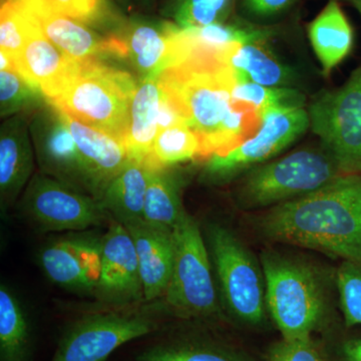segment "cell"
Here are the masks:
<instances>
[{"label":"cell","instance_id":"obj_10","mask_svg":"<svg viewBox=\"0 0 361 361\" xmlns=\"http://www.w3.org/2000/svg\"><path fill=\"white\" fill-rule=\"evenodd\" d=\"M23 214L42 232H82L111 220L101 202L37 172L20 199Z\"/></svg>","mask_w":361,"mask_h":361},{"label":"cell","instance_id":"obj_5","mask_svg":"<svg viewBox=\"0 0 361 361\" xmlns=\"http://www.w3.org/2000/svg\"><path fill=\"white\" fill-rule=\"evenodd\" d=\"M174 263L165 300L180 317L206 318L218 312L210 252L196 221L183 214L174 229Z\"/></svg>","mask_w":361,"mask_h":361},{"label":"cell","instance_id":"obj_40","mask_svg":"<svg viewBox=\"0 0 361 361\" xmlns=\"http://www.w3.org/2000/svg\"><path fill=\"white\" fill-rule=\"evenodd\" d=\"M116 2L118 6H122L125 8V11H130L132 9L133 4H134V0H114Z\"/></svg>","mask_w":361,"mask_h":361},{"label":"cell","instance_id":"obj_1","mask_svg":"<svg viewBox=\"0 0 361 361\" xmlns=\"http://www.w3.org/2000/svg\"><path fill=\"white\" fill-rule=\"evenodd\" d=\"M238 78L219 54L192 47L186 58L158 78L198 137L199 158L224 156L260 129V111L233 97Z\"/></svg>","mask_w":361,"mask_h":361},{"label":"cell","instance_id":"obj_15","mask_svg":"<svg viewBox=\"0 0 361 361\" xmlns=\"http://www.w3.org/2000/svg\"><path fill=\"white\" fill-rule=\"evenodd\" d=\"M25 8L37 18L44 37L73 61L85 63L110 56L126 59L125 42L118 33L101 35L87 23L52 11L45 0Z\"/></svg>","mask_w":361,"mask_h":361},{"label":"cell","instance_id":"obj_43","mask_svg":"<svg viewBox=\"0 0 361 361\" xmlns=\"http://www.w3.org/2000/svg\"><path fill=\"white\" fill-rule=\"evenodd\" d=\"M157 0H134V4H139L140 6H149Z\"/></svg>","mask_w":361,"mask_h":361},{"label":"cell","instance_id":"obj_3","mask_svg":"<svg viewBox=\"0 0 361 361\" xmlns=\"http://www.w3.org/2000/svg\"><path fill=\"white\" fill-rule=\"evenodd\" d=\"M137 89V82L127 71L101 61H85L78 63L61 92L47 103L63 115L125 144Z\"/></svg>","mask_w":361,"mask_h":361},{"label":"cell","instance_id":"obj_30","mask_svg":"<svg viewBox=\"0 0 361 361\" xmlns=\"http://www.w3.org/2000/svg\"><path fill=\"white\" fill-rule=\"evenodd\" d=\"M37 18L23 4L2 1L0 8V51L14 59L23 51L28 40L39 32Z\"/></svg>","mask_w":361,"mask_h":361},{"label":"cell","instance_id":"obj_36","mask_svg":"<svg viewBox=\"0 0 361 361\" xmlns=\"http://www.w3.org/2000/svg\"><path fill=\"white\" fill-rule=\"evenodd\" d=\"M296 0H240L242 11L256 20H269L286 13Z\"/></svg>","mask_w":361,"mask_h":361},{"label":"cell","instance_id":"obj_12","mask_svg":"<svg viewBox=\"0 0 361 361\" xmlns=\"http://www.w3.org/2000/svg\"><path fill=\"white\" fill-rule=\"evenodd\" d=\"M30 132L39 172L99 201L96 187L63 114L52 106L37 111L30 120Z\"/></svg>","mask_w":361,"mask_h":361},{"label":"cell","instance_id":"obj_32","mask_svg":"<svg viewBox=\"0 0 361 361\" xmlns=\"http://www.w3.org/2000/svg\"><path fill=\"white\" fill-rule=\"evenodd\" d=\"M42 92L26 82L16 70L0 71L1 116H16L39 106Z\"/></svg>","mask_w":361,"mask_h":361},{"label":"cell","instance_id":"obj_11","mask_svg":"<svg viewBox=\"0 0 361 361\" xmlns=\"http://www.w3.org/2000/svg\"><path fill=\"white\" fill-rule=\"evenodd\" d=\"M304 108H275L262 114L257 134L224 156H212L205 166L206 175L224 180L262 163L290 146L310 127Z\"/></svg>","mask_w":361,"mask_h":361},{"label":"cell","instance_id":"obj_23","mask_svg":"<svg viewBox=\"0 0 361 361\" xmlns=\"http://www.w3.org/2000/svg\"><path fill=\"white\" fill-rule=\"evenodd\" d=\"M161 97L158 78H149L137 85L130 104L129 130L125 142L128 157L129 160L144 164L148 168L159 133Z\"/></svg>","mask_w":361,"mask_h":361},{"label":"cell","instance_id":"obj_34","mask_svg":"<svg viewBox=\"0 0 361 361\" xmlns=\"http://www.w3.org/2000/svg\"><path fill=\"white\" fill-rule=\"evenodd\" d=\"M56 13L63 14L90 26L108 23H123L116 16L109 0H45Z\"/></svg>","mask_w":361,"mask_h":361},{"label":"cell","instance_id":"obj_13","mask_svg":"<svg viewBox=\"0 0 361 361\" xmlns=\"http://www.w3.org/2000/svg\"><path fill=\"white\" fill-rule=\"evenodd\" d=\"M116 33L125 42L126 59L142 80L158 78L182 58L183 28L174 21L134 16L125 20Z\"/></svg>","mask_w":361,"mask_h":361},{"label":"cell","instance_id":"obj_31","mask_svg":"<svg viewBox=\"0 0 361 361\" xmlns=\"http://www.w3.org/2000/svg\"><path fill=\"white\" fill-rule=\"evenodd\" d=\"M233 97L260 111L275 108H303L304 96L292 87H269L238 78Z\"/></svg>","mask_w":361,"mask_h":361},{"label":"cell","instance_id":"obj_20","mask_svg":"<svg viewBox=\"0 0 361 361\" xmlns=\"http://www.w3.org/2000/svg\"><path fill=\"white\" fill-rule=\"evenodd\" d=\"M63 116L96 187L97 199L101 201L111 180L129 161L126 145L113 135Z\"/></svg>","mask_w":361,"mask_h":361},{"label":"cell","instance_id":"obj_14","mask_svg":"<svg viewBox=\"0 0 361 361\" xmlns=\"http://www.w3.org/2000/svg\"><path fill=\"white\" fill-rule=\"evenodd\" d=\"M102 239L71 232L47 244L39 254L44 274L63 288L94 293L101 277Z\"/></svg>","mask_w":361,"mask_h":361},{"label":"cell","instance_id":"obj_18","mask_svg":"<svg viewBox=\"0 0 361 361\" xmlns=\"http://www.w3.org/2000/svg\"><path fill=\"white\" fill-rule=\"evenodd\" d=\"M134 241L145 300L165 295L174 263L173 230L149 225L145 221L126 226Z\"/></svg>","mask_w":361,"mask_h":361},{"label":"cell","instance_id":"obj_27","mask_svg":"<svg viewBox=\"0 0 361 361\" xmlns=\"http://www.w3.org/2000/svg\"><path fill=\"white\" fill-rule=\"evenodd\" d=\"M180 190L179 179L168 168L153 171L145 200V222L163 229H174L186 212L183 208Z\"/></svg>","mask_w":361,"mask_h":361},{"label":"cell","instance_id":"obj_26","mask_svg":"<svg viewBox=\"0 0 361 361\" xmlns=\"http://www.w3.org/2000/svg\"><path fill=\"white\" fill-rule=\"evenodd\" d=\"M32 331L18 297L0 286V361H32Z\"/></svg>","mask_w":361,"mask_h":361},{"label":"cell","instance_id":"obj_28","mask_svg":"<svg viewBox=\"0 0 361 361\" xmlns=\"http://www.w3.org/2000/svg\"><path fill=\"white\" fill-rule=\"evenodd\" d=\"M200 156L198 137L186 123L175 126L169 129L159 130L149 168L152 171L171 168Z\"/></svg>","mask_w":361,"mask_h":361},{"label":"cell","instance_id":"obj_29","mask_svg":"<svg viewBox=\"0 0 361 361\" xmlns=\"http://www.w3.org/2000/svg\"><path fill=\"white\" fill-rule=\"evenodd\" d=\"M236 0H166L164 14L183 30L227 23Z\"/></svg>","mask_w":361,"mask_h":361},{"label":"cell","instance_id":"obj_21","mask_svg":"<svg viewBox=\"0 0 361 361\" xmlns=\"http://www.w3.org/2000/svg\"><path fill=\"white\" fill-rule=\"evenodd\" d=\"M268 37L234 45L220 59L231 66L241 80L269 87H289L295 80L294 71L268 47Z\"/></svg>","mask_w":361,"mask_h":361},{"label":"cell","instance_id":"obj_33","mask_svg":"<svg viewBox=\"0 0 361 361\" xmlns=\"http://www.w3.org/2000/svg\"><path fill=\"white\" fill-rule=\"evenodd\" d=\"M336 282L344 323L348 327L361 325V262L343 261Z\"/></svg>","mask_w":361,"mask_h":361},{"label":"cell","instance_id":"obj_35","mask_svg":"<svg viewBox=\"0 0 361 361\" xmlns=\"http://www.w3.org/2000/svg\"><path fill=\"white\" fill-rule=\"evenodd\" d=\"M265 361H326L312 336L284 338L271 346Z\"/></svg>","mask_w":361,"mask_h":361},{"label":"cell","instance_id":"obj_38","mask_svg":"<svg viewBox=\"0 0 361 361\" xmlns=\"http://www.w3.org/2000/svg\"><path fill=\"white\" fill-rule=\"evenodd\" d=\"M343 361H361V338H351L341 346Z\"/></svg>","mask_w":361,"mask_h":361},{"label":"cell","instance_id":"obj_6","mask_svg":"<svg viewBox=\"0 0 361 361\" xmlns=\"http://www.w3.org/2000/svg\"><path fill=\"white\" fill-rule=\"evenodd\" d=\"M223 301L241 322L259 324L267 311L262 265L232 232L211 225L207 234Z\"/></svg>","mask_w":361,"mask_h":361},{"label":"cell","instance_id":"obj_4","mask_svg":"<svg viewBox=\"0 0 361 361\" xmlns=\"http://www.w3.org/2000/svg\"><path fill=\"white\" fill-rule=\"evenodd\" d=\"M267 310L284 338L310 336L329 310L326 284L317 268L278 254H263Z\"/></svg>","mask_w":361,"mask_h":361},{"label":"cell","instance_id":"obj_9","mask_svg":"<svg viewBox=\"0 0 361 361\" xmlns=\"http://www.w3.org/2000/svg\"><path fill=\"white\" fill-rule=\"evenodd\" d=\"M159 327L158 320L147 313H90L63 331L51 361H106L121 346L154 334Z\"/></svg>","mask_w":361,"mask_h":361},{"label":"cell","instance_id":"obj_7","mask_svg":"<svg viewBox=\"0 0 361 361\" xmlns=\"http://www.w3.org/2000/svg\"><path fill=\"white\" fill-rule=\"evenodd\" d=\"M342 176L326 151L300 149L252 171L242 196L252 206L285 203L329 186Z\"/></svg>","mask_w":361,"mask_h":361},{"label":"cell","instance_id":"obj_17","mask_svg":"<svg viewBox=\"0 0 361 361\" xmlns=\"http://www.w3.org/2000/svg\"><path fill=\"white\" fill-rule=\"evenodd\" d=\"M35 147L30 122L13 116L2 123L0 133V201L6 211L20 198L33 177L35 167Z\"/></svg>","mask_w":361,"mask_h":361},{"label":"cell","instance_id":"obj_39","mask_svg":"<svg viewBox=\"0 0 361 361\" xmlns=\"http://www.w3.org/2000/svg\"><path fill=\"white\" fill-rule=\"evenodd\" d=\"M0 70H16L13 59L6 52L0 51Z\"/></svg>","mask_w":361,"mask_h":361},{"label":"cell","instance_id":"obj_41","mask_svg":"<svg viewBox=\"0 0 361 361\" xmlns=\"http://www.w3.org/2000/svg\"><path fill=\"white\" fill-rule=\"evenodd\" d=\"M342 1L348 2L350 6L355 7L361 16V0H342Z\"/></svg>","mask_w":361,"mask_h":361},{"label":"cell","instance_id":"obj_37","mask_svg":"<svg viewBox=\"0 0 361 361\" xmlns=\"http://www.w3.org/2000/svg\"><path fill=\"white\" fill-rule=\"evenodd\" d=\"M186 123L184 116L176 106V104L171 101L168 94L161 90V97L160 109H159L158 126L159 130L169 129L175 126Z\"/></svg>","mask_w":361,"mask_h":361},{"label":"cell","instance_id":"obj_22","mask_svg":"<svg viewBox=\"0 0 361 361\" xmlns=\"http://www.w3.org/2000/svg\"><path fill=\"white\" fill-rule=\"evenodd\" d=\"M153 171L137 161H128L104 190L101 204L111 220L123 226L144 221L145 200Z\"/></svg>","mask_w":361,"mask_h":361},{"label":"cell","instance_id":"obj_19","mask_svg":"<svg viewBox=\"0 0 361 361\" xmlns=\"http://www.w3.org/2000/svg\"><path fill=\"white\" fill-rule=\"evenodd\" d=\"M80 61L59 51L42 30L32 35L23 51L14 59L16 70L47 101L56 96L75 71Z\"/></svg>","mask_w":361,"mask_h":361},{"label":"cell","instance_id":"obj_8","mask_svg":"<svg viewBox=\"0 0 361 361\" xmlns=\"http://www.w3.org/2000/svg\"><path fill=\"white\" fill-rule=\"evenodd\" d=\"M310 127L343 175H361V63L341 87L310 104Z\"/></svg>","mask_w":361,"mask_h":361},{"label":"cell","instance_id":"obj_25","mask_svg":"<svg viewBox=\"0 0 361 361\" xmlns=\"http://www.w3.org/2000/svg\"><path fill=\"white\" fill-rule=\"evenodd\" d=\"M137 361H248L222 342L199 336L169 337L142 349Z\"/></svg>","mask_w":361,"mask_h":361},{"label":"cell","instance_id":"obj_2","mask_svg":"<svg viewBox=\"0 0 361 361\" xmlns=\"http://www.w3.org/2000/svg\"><path fill=\"white\" fill-rule=\"evenodd\" d=\"M260 227L275 241L361 262V175L342 176L315 193L279 204Z\"/></svg>","mask_w":361,"mask_h":361},{"label":"cell","instance_id":"obj_42","mask_svg":"<svg viewBox=\"0 0 361 361\" xmlns=\"http://www.w3.org/2000/svg\"><path fill=\"white\" fill-rule=\"evenodd\" d=\"M2 1H11L16 2V4H23V6H27L33 4V2L37 1V0H1Z\"/></svg>","mask_w":361,"mask_h":361},{"label":"cell","instance_id":"obj_24","mask_svg":"<svg viewBox=\"0 0 361 361\" xmlns=\"http://www.w3.org/2000/svg\"><path fill=\"white\" fill-rule=\"evenodd\" d=\"M308 35L323 73L330 71L348 56L353 47V30L338 0H329L308 25Z\"/></svg>","mask_w":361,"mask_h":361},{"label":"cell","instance_id":"obj_16","mask_svg":"<svg viewBox=\"0 0 361 361\" xmlns=\"http://www.w3.org/2000/svg\"><path fill=\"white\" fill-rule=\"evenodd\" d=\"M102 239L101 277L94 294L99 300L123 305L145 299L134 241L125 226L111 220Z\"/></svg>","mask_w":361,"mask_h":361}]
</instances>
